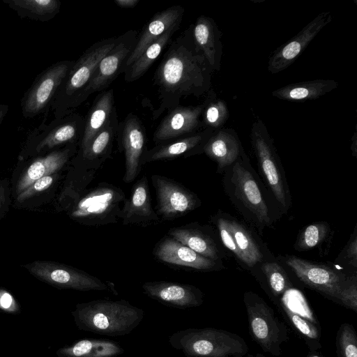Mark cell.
<instances>
[{"mask_svg":"<svg viewBox=\"0 0 357 357\" xmlns=\"http://www.w3.org/2000/svg\"><path fill=\"white\" fill-rule=\"evenodd\" d=\"M213 72L196 47L189 26L169 43L155 72L153 85L158 89L159 104L152 112L153 119L178 107L186 97L206 94L211 87Z\"/></svg>","mask_w":357,"mask_h":357,"instance_id":"obj_1","label":"cell"},{"mask_svg":"<svg viewBox=\"0 0 357 357\" xmlns=\"http://www.w3.org/2000/svg\"><path fill=\"white\" fill-rule=\"evenodd\" d=\"M222 174V185L229 199L259 232L271 227L278 220L282 211L251 165L247 154Z\"/></svg>","mask_w":357,"mask_h":357,"instance_id":"obj_2","label":"cell"},{"mask_svg":"<svg viewBox=\"0 0 357 357\" xmlns=\"http://www.w3.org/2000/svg\"><path fill=\"white\" fill-rule=\"evenodd\" d=\"M71 314L78 329L116 337L130 334L143 320L144 312L123 299H98L77 303Z\"/></svg>","mask_w":357,"mask_h":357,"instance_id":"obj_3","label":"cell"},{"mask_svg":"<svg viewBox=\"0 0 357 357\" xmlns=\"http://www.w3.org/2000/svg\"><path fill=\"white\" fill-rule=\"evenodd\" d=\"M117 37L100 40L74 62L49 108L54 118L75 112L85 100V91L100 61L112 50Z\"/></svg>","mask_w":357,"mask_h":357,"instance_id":"obj_4","label":"cell"},{"mask_svg":"<svg viewBox=\"0 0 357 357\" xmlns=\"http://www.w3.org/2000/svg\"><path fill=\"white\" fill-rule=\"evenodd\" d=\"M169 344L186 357H227L248 354L245 340L231 332L215 328H190L169 337Z\"/></svg>","mask_w":357,"mask_h":357,"instance_id":"obj_5","label":"cell"},{"mask_svg":"<svg viewBox=\"0 0 357 357\" xmlns=\"http://www.w3.org/2000/svg\"><path fill=\"white\" fill-rule=\"evenodd\" d=\"M250 142L263 183L282 213H287L291 207L292 202L285 172L273 139L259 118L252 125Z\"/></svg>","mask_w":357,"mask_h":357,"instance_id":"obj_6","label":"cell"},{"mask_svg":"<svg viewBox=\"0 0 357 357\" xmlns=\"http://www.w3.org/2000/svg\"><path fill=\"white\" fill-rule=\"evenodd\" d=\"M126 195L121 188L101 182L86 190L73 204L70 216L80 224L100 227L120 220Z\"/></svg>","mask_w":357,"mask_h":357,"instance_id":"obj_7","label":"cell"},{"mask_svg":"<svg viewBox=\"0 0 357 357\" xmlns=\"http://www.w3.org/2000/svg\"><path fill=\"white\" fill-rule=\"evenodd\" d=\"M250 336L261 349L275 356L282 354V345L289 340L285 324L273 309L257 294L246 291L243 294Z\"/></svg>","mask_w":357,"mask_h":357,"instance_id":"obj_8","label":"cell"},{"mask_svg":"<svg viewBox=\"0 0 357 357\" xmlns=\"http://www.w3.org/2000/svg\"><path fill=\"white\" fill-rule=\"evenodd\" d=\"M282 260L303 284L337 303L347 274L334 266L294 255H287Z\"/></svg>","mask_w":357,"mask_h":357,"instance_id":"obj_9","label":"cell"},{"mask_svg":"<svg viewBox=\"0 0 357 357\" xmlns=\"http://www.w3.org/2000/svg\"><path fill=\"white\" fill-rule=\"evenodd\" d=\"M84 128V117L75 112L54 118L47 124L43 122L30 133L27 139L28 149L40 153L69 144L79 146Z\"/></svg>","mask_w":357,"mask_h":357,"instance_id":"obj_10","label":"cell"},{"mask_svg":"<svg viewBox=\"0 0 357 357\" xmlns=\"http://www.w3.org/2000/svg\"><path fill=\"white\" fill-rule=\"evenodd\" d=\"M75 61H58L41 72L35 79L21 100L22 116L31 119L48 112L58 89Z\"/></svg>","mask_w":357,"mask_h":357,"instance_id":"obj_11","label":"cell"},{"mask_svg":"<svg viewBox=\"0 0 357 357\" xmlns=\"http://www.w3.org/2000/svg\"><path fill=\"white\" fill-rule=\"evenodd\" d=\"M24 267L38 279L56 288L82 291L109 290V287L99 278L65 264L35 261Z\"/></svg>","mask_w":357,"mask_h":357,"instance_id":"obj_12","label":"cell"},{"mask_svg":"<svg viewBox=\"0 0 357 357\" xmlns=\"http://www.w3.org/2000/svg\"><path fill=\"white\" fill-rule=\"evenodd\" d=\"M155 190V212L162 220H173L199 207L198 196L182 184L160 174L151 177Z\"/></svg>","mask_w":357,"mask_h":357,"instance_id":"obj_13","label":"cell"},{"mask_svg":"<svg viewBox=\"0 0 357 357\" xmlns=\"http://www.w3.org/2000/svg\"><path fill=\"white\" fill-rule=\"evenodd\" d=\"M116 140L119 151L125 156L123 181L129 183L141 172L142 158L147 150L145 127L137 115L130 112L119 122Z\"/></svg>","mask_w":357,"mask_h":357,"instance_id":"obj_14","label":"cell"},{"mask_svg":"<svg viewBox=\"0 0 357 357\" xmlns=\"http://www.w3.org/2000/svg\"><path fill=\"white\" fill-rule=\"evenodd\" d=\"M138 38V32L130 30L117 36L112 50L100 61L85 91V99L93 93L103 91L109 87L119 74L130 54Z\"/></svg>","mask_w":357,"mask_h":357,"instance_id":"obj_15","label":"cell"},{"mask_svg":"<svg viewBox=\"0 0 357 357\" xmlns=\"http://www.w3.org/2000/svg\"><path fill=\"white\" fill-rule=\"evenodd\" d=\"M331 20L330 12L319 14L294 37L276 49L268 59V70L272 74H276L287 68Z\"/></svg>","mask_w":357,"mask_h":357,"instance_id":"obj_16","label":"cell"},{"mask_svg":"<svg viewBox=\"0 0 357 357\" xmlns=\"http://www.w3.org/2000/svg\"><path fill=\"white\" fill-rule=\"evenodd\" d=\"M202 103L196 106H181L167 112L153 137L157 144L195 134L202 130Z\"/></svg>","mask_w":357,"mask_h":357,"instance_id":"obj_17","label":"cell"},{"mask_svg":"<svg viewBox=\"0 0 357 357\" xmlns=\"http://www.w3.org/2000/svg\"><path fill=\"white\" fill-rule=\"evenodd\" d=\"M153 253L158 261L169 266L198 271H214L224 268L222 261H214L203 257L168 235L158 242Z\"/></svg>","mask_w":357,"mask_h":357,"instance_id":"obj_18","label":"cell"},{"mask_svg":"<svg viewBox=\"0 0 357 357\" xmlns=\"http://www.w3.org/2000/svg\"><path fill=\"white\" fill-rule=\"evenodd\" d=\"M142 288L149 298L169 307L186 309L200 306L204 293L197 287L169 281L144 282Z\"/></svg>","mask_w":357,"mask_h":357,"instance_id":"obj_19","label":"cell"},{"mask_svg":"<svg viewBox=\"0 0 357 357\" xmlns=\"http://www.w3.org/2000/svg\"><path fill=\"white\" fill-rule=\"evenodd\" d=\"M123 225L140 227L156 225L160 218L153 208L148 180L146 176L139 179L132 186L129 198L125 199L120 214Z\"/></svg>","mask_w":357,"mask_h":357,"instance_id":"obj_20","label":"cell"},{"mask_svg":"<svg viewBox=\"0 0 357 357\" xmlns=\"http://www.w3.org/2000/svg\"><path fill=\"white\" fill-rule=\"evenodd\" d=\"M206 128L195 134L155 145L147 149L142 158V165L159 161L173 160L179 157L184 158L203 153V149L213 133Z\"/></svg>","mask_w":357,"mask_h":357,"instance_id":"obj_21","label":"cell"},{"mask_svg":"<svg viewBox=\"0 0 357 357\" xmlns=\"http://www.w3.org/2000/svg\"><path fill=\"white\" fill-rule=\"evenodd\" d=\"M183 13V7L175 5L155 14L137 38L135 47L125 63L122 73H125L144 51L165 32L171 29H179Z\"/></svg>","mask_w":357,"mask_h":357,"instance_id":"obj_22","label":"cell"},{"mask_svg":"<svg viewBox=\"0 0 357 357\" xmlns=\"http://www.w3.org/2000/svg\"><path fill=\"white\" fill-rule=\"evenodd\" d=\"M203 153L217 164L220 174L246 154L236 132L224 127L213 132L204 146Z\"/></svg>","mask_w":357,"mask_h":357,"instance_id":"obj_23","label":"cell"},{"mask_svg":"<svg viewBox=\"0 0 357 357\" xmlns=\"http://www.w3.org/2000/svg\"><path fill=\"white\" fill-rule=\"evenodd\" d=\"M190 28L196 47L204 55L211 68L213 71L220 70L223 53L222 33L214 20L200 15Z\"/></svg>","mask_w":357,"mask_h":357,"instance_id":"obj_24","label":"cell"},{"mask_svg":"<svg viewBox=\"0 0 357 357\" xmlns=\"http://www.w3.org/2000/svg\"><path fill=\"white\" fill-rule=\"evenodd\" d=\"M228 220L241 264L251 269L266 261L273 259L263 242L247 225L229 214Z\"/></svg>","mask_w":357,"mask_h":357,"instance_id":"obj_25","label":"cell"},{"mask_svg":"<svg viewBox=\"0 0 357 357\" xmlns=\"http://www.w3.org/2000/svg\"><path fill=\"white\" fill-rule=\"evenodd\" d=\"M77 149V144H69L59 149L50 151L43 157L36 158L19 180L17 192L20 194L42 177L58 172L76 154Z\"/></svg>","mask_w":357,"mask_h":357,"instance_id":"obj_26","label":"cell"},{"mask_svg":"<svg viewBox=\"0 0 357 357\" xmlns=\"http://www.w3.org/2000/svg\"><path fill=\"white\" fill-rule=\"evenodd\" d=\"M116 114L113 89L102 91L96 97L84 117V132L77 151L85 149L93 137Z\"/></svg>","mask_w":357,"mask_h":357,"instance_id":"obj_27","label":"cell"},{"mask_svg":"<svg viewBox=\"0 0 357 357\" xmlns=\"http://www.w3.org/2000/svg\"><path fill=\"white\" fill-rule=\"evenodd\" d=\"M167 235L203 257L221 261L222 254L214 238L197 222L171 228Z\"/></svg>","mask_w":357,"mask_h":357,"instance_id":"obj_28","label":"cell"},{"mask_svg":"<svg viewBox=\"0 0 357 357\" xmlns=\"http://www.w3.org/2000/svg\"><path fill=\"white\" fill-rule=\"evenodd\" d=\"M337 86L334 79H317L287 84L274 90L271 95L286 101L303 102L317 99Z\"/></svg>","mask_w":357,"mask_h":357,"instance_id":"obj_29","label":"cell"},{"mask_svg":"<svg viewBox=\"0 0 357 357\" xmlns=\"http://www.w3.org/2000/svg\"><path fill=\"white\" fill-rule=\"evenodd\" d=\"M124 353L116 342L107 339L87 338L56 350L58 357H116Z\"/></svg>","mask_w":357,"mask_h":357,"instance_id":"obj_30","label":"cell"},{"mask_svg":"<svg viewBox=\"0 0 357 357\" xmlns=\"http://www.w3.org/2000/svg\"><path fill=\"white\" fill-rule=\"evenodd\" d=\"M20 18L45 22L54 18L60 11L58 0H3Z\"/></svg>","mask_w":357,"mask_h":357,"instance_id":"obj_31","label":"cell"},{"mask_svg":"<svg viewBox=\"0 0 357 357\" xmlns=\"http://www.w3.org/2000/svg\"><path fill=\"white\" fill-rule=\"evenodd\" d=\"M178 29L168 30L151 43L144 52L126 70L124 79L128 82L137 80L149 69L162 51L171 41L173 34Z\"/></svg>","mask_w":357,"mask_h":357,"instance_id":"obj_32","label":"cell"},{"mask_svg":"<svg viewBox=\"0 0 357 357\" xmlns=\"http://www.w3.org/2000/svg\"><path fill=\"white\" fill-rule=\"evenodd\" d=\"M206 95L201 115L202 130L208 128L215 131L223 128L229 119V108L226 102L219 98L213 89Z\"/></svg>","mask_w":357,"mask_h":357,"instance_id":"obj_33","label":"cell"},{"mask_svg":"<svg viewBox=\"0 0 357 357\" xmlns=\"http://www.w3.org/2000/svg\"><path fill=\"white\" fill-rule=\"evenodd\" d=\"M333 235L330 225L326 221H318L306 225L297 236L294 248L298 252L320 248L329 242Z\"/></svg>","mask_w":357,"mask_h":357,"instance_id":"obj_34","label":"cell"},{"mask_svg":"<svg viewBox=\"0 0 357 357\" xmlns=\"http://www.w3.org/2000/svg\"><path fill=\"white\" fill-rule=\"evenodd\" d=\"M283 310L293 327L305 340L310 351H317L321 347L319 328L310 320L282 305Z\"/></svg>","mask_w":357,"mask_h":357,"instance_id":"obj_35","label":"cell"},{"mask_svg":"<svg viewBox=\"0 0 357 357\" xmlns=\"http://www.w3.org/2000/svg\"><path fill=\"white\" fill-rule=\"evenodd\" d=\"M271 293L275 297L284 294L291 287L289 278L283 267L275 259L259 264Z\"/></svg>","mask_w":357,"mask_h":357,"instance_id":"obj_36","label":"cell"},{"mask_svg":"<svg viewBox=\"0 0 357 357\" xmlns=\"http://www.w3.org/2000/svg\"><path fill=\"white\" fill-rule=\"evenodd\" d=\"M336 351L339 357H357V335L352 324L340 326L336 336Z\"/></svg>","mask_w":357,"mask_h":357,"instance_id":"obj_37","label":"cell"},{"mask_svg":"<svg viewBox=\"0 0 357 357\" xmlns=\"http://www.w3.org/2000/svg\"><path fill=\"white\" fill-rule=\"evenodd\" d=\"M337 303L357 312V275H348L338 296Z\"/></svg>","mask_w":357,"mask_h":357,"instance_id":"obj_38","label":"cell"},{"mask_svg":"<svg viewBox=\"0 0 357 357\" xmlns=\"http://www.w3.org/2000/svg\"><path fill=\"white\" fill-rule=\"evenodd\" d=\"M334 264L347 268H357V231L355 227L347 243L334 261Z\"/></svg>","mask_w":357,"mask_h":357,"instance_id":"obj_39","label":"cell"},{"mask_svg":"<svg viewBox=\"0 0 357 357\" xmlns=\"http://www.w3.org/2000/svg\"><path fill=\"white\" fill-rule=\"evenodd\" d=\"M54 177L52 175L45 176L39 178L29 185L26 189L18 194L17 199L19 202L25 201L36 194L44 191L53 183Z\"/></svg>","mask_w":357,"mask_h":357,"instance_id":"obj_40","label":"cell"},{"mask_svg":"<svg viewBox=\"0 0 357 357\" xmlns=\"http://www.w3.org/2000/svg\"><path fill=\"white\" fill-rule=\"evenodd\" d=\"M0 310L10 314H17L20 306L13 296L7 290L0 288Z\"/></svg>","mask_w":357,"mask_h":357,"instance_id":"obj_41","label":"cell"},{"mask_svg":"<svg viewBox=\"0 0 357 357\" xmlns=\"http://www.w3.org/2000/svg\"><path fill=\"white\" fill-rule=\"evenodd\" d=\"M139 0H114V3L120 8H132L135 7Z\"/></svg>","mask_w":357,"mask_h":357,"instance_id":"obj_42","label":"cell"},{"mask_svg":"<svg viewBox=\"0 0 357 357\" xmlns=\"http://www.w3.org/2000/svg\"><path fill=\"white\" fill-rule=\"evenodd\" d=\"M8 109L9 107L8 105H0V125L7 114Z\"/></svg>","mask_w":357,"mask_h":357,"instance_id":"obj_43","label":"cell"},{"mask_svg":"<svg viewBox=\"0 0 357 357\" xmlns=\"http://www.w3.org/2000/svg\"><path fill=\"white\" fill-rule=\"evenodd\" d=\"M353 143L351 144V150H352V154L354 157H356V133L353 137Z\"/></svg>","mask_w":357,"mask_h":357,"instance_id":"obj_44","label":"cell"},{"mask_svg":"<svg viewBox=\"0 0 357 357\" xmlns=\"http://www.w3.org/2000/svg\"><path fill=\"white\" fill-rule=\"evenodd\" d=\"M307 357H324L317 351H311Z\"/></svg>","mask_w":357,"mask_h":357,"instance_id":"obj_45","label":"cell"},{"mask_svg":"<svg viewBox=\"0 0 357 357\" xmlns=\"http://www.w3.org/2000/svg\"><path fill=\"white\" fill-rule=\"evenodd\" d=\"M227 357H259V356H258V354H257L256 355L246 354L244 355H236V356H227Z\"/></svg>","mask_w":357,"mask_h":357,"instance_id":"obj_46","label":"cell"},{"mask_svg":"<svg viewBox=\"0 0 357 357\" xmlns=\"http://www.w3.org/2000/svg\"><path fill=\"white\" fill-rule=\"evenodd\" d=\"M258 356L259 357H265L264 355H262L260 353H258Z\"/></svg>","mask_w":357,"mask_h":357,"instance_id":"obj_47","label":"cell"},{"mask_svg":"<svg viewBox=\"0 0 357 357\" xmlns=\"http://www.w3.org/2000/svg\"><path fill=\"white\" fill-rule=\"evenodd\" d=\"M0 202H1V196H0Z\"/></svg>","mask_w":357,"mask_h":357,"instance_id":"obj_48","label":"cell"}]
</instances>
